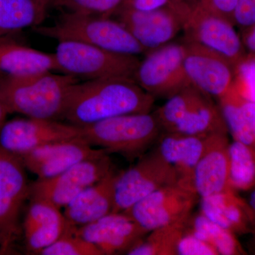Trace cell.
<instances>
[{"label":"cell","instance_id":"1","mask_svg":"<svg viewBox=\"0 0 255 255\" xmlns=\"http://www.w3.org/2000/svg\"><path fill=\"white\" fill-rule=\"evenodd\" d=\"M154 103L132 78L80 81L68 92L61 121L83 127L117 116L150 113Z\"/></svg>","mask_w":255,"mask_h":255},{"label":"cell","instance_id":"2","mask_svg":"<svg viewBox=\"0 0 255 255\" xmlns=\"http://www.w3.org/2000/svg\"><path fill=\"white\" fill-rule=\"evenodd\" d=\"M80 79L53 71L31 76L0 78V101L8 113L61 121L67 96Z\"/></svg>","mask_w":255,"mask_h":255},{"label":"cell","instance_id":"3","mask_svg":"<svg viewBox=\"0 0 255 255\" xmlns=\"http://www.w3.org/2000/svg\"><path fill=\"white\" fill-rule=\"evenodd\" d=\"M58 41L82 42L122 54L145 55L148 50L115 18L65 11L50 26L33 28Z\"/></svg>","mask_w":255,"mask_h":255},{"label":"cell","instance_id":"4","mask_svg":"<svg viewBox=\"0 0 255 255\" xmlns=\"http://www.w3.org/2000/svg\"><path fill=\"white\" fill-rule=\"evenodd\" d=\"M80 128L81 138L87 144L128 161L145 155L162 132L155 114L150 112L117 116Z\"/></svg>","mask_w":255,"mask_h":255},{"label":"cell","instance_id":"5","mask_svg":"<svg viewBox=\"0 0 255 255\" xmlns=\"http://www.w3.org/2000/svg\"><path fill=\"white\" fill-rule=\"evenodd\" d=\"M182 25L184 39L214 50L236 68L246 58L241 36L229 20L213 14L189 0H170Z\"/></svg>","mask_w":255,"mask_h":255},{"label":"cell","instance_id":"6","mask_svg":"<svg viewBox=\"0 0 255 255\" xmlns=\"http://www.w3.org/2000/svg\"><path fill=\"white\" fill-rule=\"evenodd\" d=\"M57 71L85 80L101 78L133 79L140 60L75 41H58L54 53Z\"/></svg>","mask_w":255,"mask_h":255},{"label":"cell","instance_id":"7","mask_svg":"<svg viewBox=\"0 0 255 255\" xmlns=\"http://www.w3.org/2000/svg\"><path fill=\"white\" fill-rule=\"evenodd\" d=\"M26 169L18 156L0 150V255L10 254L22 233L20 216L30 199Z\"/></svg>","mask_w":255,"mask_h":255},{"label":"cell","instance_id":"8","mask_svg":"<svg viewBox=\"0 0 255 255\" xmlns=\"http://www.w3.org/2000/svg\"><path fill=\"white\" fill-rule=\"evenodd\" d=\"M182 41L170 42L147 52L133 80L154 98L167 99L191 85L184 67Z\"/></svg>","mask_w":255,"mask_h":255},{"label":"cell","instance_id":"9","mask_svg":"<svg viewBox=\"0 0 255 255\" xmlns=\"http://www.w3.org/2000/svg\"><path fill=\"white\" fill-rule=\"evenodd\" d=\"M179 184L174 169L156 152L145 154L130 168L119 172L113 212H123L160 188Z\"/></svg>","mask_w":255,"mask_h":255},{"label":"cell","instance_id":"10","mask_svg":"<svg viewBox=\"0 0 255 255\" xmlns=\"http://www.w3.org/2000/svg\"><path fill=\"white\" fill-rule=\"evenodd\" d=\"M109 155L106 153L82 161L55 177L37 179L30 184V199H41L63 209L80 193L99 182L114 168Z\"/></svg>","mask_w":255,"mask_h":255},{"label":"cell","instance_id":"11","mask_svg":"<svg viewBox=\"0 0 255 255\" xmlns=\"http://www.w3.org/2000/svg\"><path fill=\"white\" fill-rule=\"evenodd\" d=\"M199 196L179 184L160 188L123 212L146 231L187 221Z\"/></svg>","mask_w":255,"mask_h":255},{"label":"cell","instance_id":"12","mask_svg":"<svg viewBox=\"0 0 255 255\" xmlns=\"http://www.w3.org/2000/svg\"><path fill=\"white\" fill-rule=\"evenodd\" d=\"M81 137V128L58 120L16 118L0 127V150L16 156L53 143Z\"/></svg>","mask_w":255,"mask_h":255},{"label":"cell","instance_id":"13","mask_svg":"<svg viewBox=\"0 0 255 255\" xmlns=\"http://www.w3.org/2000/svg\"><path fill=\"white\" fill-rule=\"evenodd\" d=\"M182 41L184 70L191 85L217 100L226 95L234 82L233 65L214 50L184 38Z\"/></svg>","mask_w":255,"mask_h":255},{"label":"cell","instance_id":"14","mask_svg":"<svg viewBox=\"0 0 255 255\" xmlns=\"http://www.w3.org/2000/svg\"><path fill=\"white\" fill-rule=\"evenodd\" d=\"M112 17L148 51L170 43L182 30L180 18L170 1L167 6L153 11L122 7Z\"/></svg>","mask_w":255,"mask_h":255},{"label":"cell","instance_id":"15","mask_svg":"<svg viewBox=\"0 0 255 255\" xmlns=\"http://www.w3.org/2000/svg\"><path fill=\"white\" fill-rule=\"evenodd\" d=\"M75 231L103 255H127L149 233L124 212L111 213Z\"/></svg>","mask_w":255,"mask_h":255},{"label":"cell","instance_id":"16","mask_svg":"<svg viewBox=\"0 0 255 255\" xmlns=\"http://www.w3.org/2000/svg\"><path fill=\"white\" fill-rule=\"evenodd\" d=\"M106 153L78 137L41 146L18 157L25 168L36 174L38 179H45L55 177L82 161Z\"/></svg>","mask_w":255,"mask_h":255},{"label":"cell","instance_id":"17","mask_svg":"<svg viewBox=\"0 0 255 255\" xmlns=\"http://www.w3.org/2000/svg\"><path fill=\"white\" fill-rule=\"evenodd\" d=\"M229 145L226 134L209 137L193 174V189L199 198L233 190L229 184Z\"/></svg>","mask_w":255,"mask_h":255},{"label":"cell","instance_id":"18","mask_svg":"<svg viewBox=\"0 0 255 255\" xmlns=\"http://www.w3.org/2000/svg\"><path fill=\"white\" fill-rule=\"evenodd\" d=\"M70 226L61 209L46 201L30 199L22 225L26 250L39 255L58 241Z\"/></svg>","mask_w":255,"mask_h":255},{"label":"cell","instance_id":"19","mask_svg":"<svg viewBox=\"0 0 255 255\" xmlns=\"http://www.w3.org/2000/svg\"><path fill=\"white\" fill-rule=\"evenodd\" d=\"M210 135L162 131L156 141L155 150L174 169L179 184L194 191V169L204 153Z\"/></svg>","mask_w":255,"mask_h":255},{"label":"cell","instance_id":"20","mask_svg":"<svg viewBox=\"0 0 255 255\" xmlns=\"http://www.w3.org/2000/svg\"><path fill=\"white\" fill-rule=\"evenodd\" d=\"M119 172L112 169L63 208L64 216L70 226L76 228L86 226L113 212Z\"/></svg>","mask_w":255,"mask_h":255},{"label":"cell","instance_id":"21","mask_svg":"<svg viewBox=\"0 0 255 255\" xmlns=\"http://www.w3.org/2000/svg\"><path fill=\"white\" fill-rule=\"evenodd\" d=\"M200 212L236 236L255 233V220L251 206L236 191H223L200 198Z\"/></svg>","mask_w":255,"mask_h":255},{"label":"cell","instance_id":"22","mask_svg":"<svg viewBox=\"0 0 255 255\" xmlns=\"http://www.w3.org/2000/svg\"><path fill=\"white\" fill-rule=\"evenodd\" d=\"M0 37V73L5 76H31L57 71L54 53H48Z\"/></svg>","mask_w":255,"mask_h":255},{"label":"cell","instance_id":"23","mask_svg":"<svg viewBox=\"0 0 255 255\" xmlns=\"http://www.w3.org/2000/svg\"><path fill=\"white\" fill-rule=\"evenodd\" d=\"M199 89L184 117L172 132L186 135H228V130L219 105Z\"/></svg>","mask_w":255,"mask_h":255},{"label":"cell","instance_id":"24","mask_svg":"<svg viewBox=\"0 0 255 255\" xmlns=\"http://www.w3.org/2000/svg\"><path fill=\"white\" fill-rule=\"evenodd\" d=\"M53 0H0V37L40 26Z\"/></svg>","mask_w":255,"mask_h":255},{"label":"cell","instance_id":"25","mask_svg":"<svg viewBox=\"0 0 255 255\" xmlns=\"http://www.w3.org/2000/svg\"><path fill=\"white\" fill-rule=\"evenodd\" d=\"M220 110L233 140L253 145V129L255 125V103L243 98L231 87L218 100Z\"/></svg>","mask_w":255,"mask_h":255},{"label":"cell","instance_id":"26","mask_svg":"<svg viewBox=\"0 0 255 255\" xmlns=\"http://www.w3.org/2000/svg\"><path fill=\"white\" fill-rule=\"evenodd\" d=\"M186 230L211 245L219 255H247L237 236L206 217L198 214L189 216Z\"/></svg>","mask_w":255,"mask_h":255},{"label":"cell","instance_id":"27","mask_svg":"<svg viewBox=\"0 0 255 255\" xmlns=\"http://www.w3.org/2000/svg\"><path fill=\"white\" fill-rule=\"evenodd\" d=\"M229 184L233 191L255 188V147L238 140L229 145Z\"/></svg>","mask_w":255,"mask_h":255},{"label":"cell","instance_id":"28","mask_svg":"<svg viewBox=\"0 0 255 255\" xmlns=\"http://www.w3.org/2000/svg\"><path fill=\"white\" fill-rule=\"evenodd\" d=\"M187 221H179L150 231L127 255H177L178 242L184 233Z\"/></svg>","mask_w":255,"mask_h":255},{"label":"cell","instance_id":"29","mask_svg":"<svg viewBox=\"0 0 255 255\" xmlns=\"http://www.w3.org/2000/svg\"><path fill=\"white\" fill-rule=\"evenodd\" d=\"M75 228L70 226L56 242L41 252L42 255H103L92 243L75 233Z\"/></svg>","mask_w":255,"mask_h":255},{"label":"cell","instance_id":"30","mask_svg":"<svg viewBox=\"0 0 255 255\" xmlns=\"http://www.w3.org/2000/svg\"><path fill=\"white\" fill-rule=\"evenodd\" d=\"M125 0H53L52 4L65 11L112 17Z\"/></svg>","mask_w":255,"mask_h":255},{"label":"cell","instance_id":"31","mask_svg":"<svg viewBox=\"0 0 255 255\" xmlns=\"http://www.w3.org/2000/svg\"><path fill=\"white\" fill-rule=\"evenodd\" d=\"M233 86L243 98L255 103V54L247 53L235 68Z\"/></svg>","mask_w":255,"mask_h":255},{"label":"cell","instance_id":"32","mask_svg":"<svg viewBox=\"0 0 255 255\" xmlns=\"http://www.w3.org/2000/svg\"><path fill=\"white\" fill-rule=\"evenodd\" d=\"M177 255H219V253L209 243L185 228L178 242Z\"/></svg>","mask_w":255,"mask_h":255},{"label":"cell","instance_id":"33","mask_svg":"<svg viewBox=\"0 0 255 255\" xmlns=\"http://www.w3.org/2000/svg\"><path fill=\"white\" fill-rule=\"evenodd\" d=\"M201 8L229 20L234 24L233 15L238 0H189ZM235 25V24H234Z\"/></svg>","mask_w":255,"mask_h":255},{"label":"cell","instance_id":"34","mask_svg":"<svg viewBox=\"0 0 255 255\" xmlns=\"http://www.w3.org/2000/svg\"><path fill=\"white\" fill-rule=\"evenodd\" d=\"M233 21L241 31L255 24V0H238Z\"/></svg>","mask_w":255,"mask_h":255},{"label":"cell","instance_id":"35","mask_svg":"<svg viewBox=\"0 0 255 255\" xmlns=\"http://www.w3.org/2000/svg\"><path fill=\"white\" fill-rule=\"evenodd\" d=\"M169 1L170 0H125L122 7L130 8L137 11H153L167 6Z\"/></svg>","mask_w":255,"mask_h":255},{"label":"cell","instance_id":"36","mask_svg":"<svg viewBox=\"0 0 255 255\" xmlns=\"http://www.w3.org/2000/svg\"><path fill=\"white\" fill-rule=\"evenodd\" d=\"M241 36L247 53L255 54V24L241 31Z\"/></svg>","mask_w":255,"mask_h":255},{"label":"cell","instance_id":"37","mask_svg":"<svg viewBox=\"0 0 255 255\" xmlns=\"http://www.w3.org/2000/svg\"><path fill=\"white\" fill-rule=\"evenodd\" d=\"M8 113L7 110L5 108L4 105H3L2 102L0 101V127H1L4 122H5V119H6V116H7Z\"/></svg>","mask_w":255,"mask_h":255},{"label":"cell","instance_id":"38","mask_svg":"<svg viewBox=\"0 0 255 255\" xmlns=\"http://www.w3.org/2000/svg\"><path fill=\"white\" fill-rule=\"evenodd\" d=\"M248 204L251 206L252 211H253V214L255 220V188L252 190L251 194H250L249 198H248Z\"/></svg>","mask_w":255,"mask_h":255},{"label":"cell","instance_id":"39","mask_svg":"<svg viewBox=\"0 0 255 255\" xmlns=\"http://www.w3.org/2000/svg\"><path fill=\"white\" fill-rule=\"evenodd\" d=\"M253 145L255 147V127H253Z\"/></svg>","mask_w":255,"mask_h":255}]
</instances>
